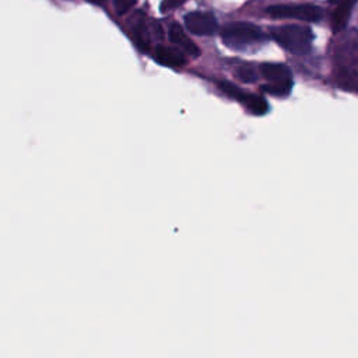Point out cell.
<instances>
[{
  "label": "cell",
  "instance_id": "cell-14",
  "mask_svg": "<svg viewBox=\"0 0 358 358\" xmlns=\"http://www.w3.org/2000/svg\"><path fill=\"white\" fill-rule=\"evenodd\" d=\"M137 0H113V6L117 14H126L129 13Z\"/></svg>",
  "mask_w": 358,
  "mask_h": 358
},
{
  "label": "cell",
  "instance_id": "cell-8",
  "mask_svg": "<svg viewBox=\"0 0 358 358\" xmlns=\"http://www.w3.org/2000/svg\"><path fill=\"white\" fill-rule=\"evenodd\" d=\"M260 73L270 83H292L289 69L281 63H263Z\"/></svg>",
  "mask_w": 358,
  "mask_h": 358
},
{
  "label": "cell",
  "instance_id": "cell-6",
  "mask_svg": "<svg viewBox=\"0 0 358 358\" xmlns=\"http://www.w3.org/2000/svg\"><path fill=\"white\" fill-rule=\"evenodd\" d=\"M185 25L194 35H211L218 28L215 17L210 13L203 11H193L186 14Z\"/></svg>",
  "mask_w": 358,
  "mask_h": 358
},
{
  "label": "cell",
  "instance_id": "cell-17",
  "mask_svg": "<svg viewBox=\"0 0 358 358\" xmlns=\"http://www.w3.org/2000/svg\"><path fill=\"white\" fill-rule=\"evenodd\" d=\"M330 1H333V3H338V1H341V0H330Z\"/></svg>",
  "mask_w": 358,
  "mask_h": 358
},
{
  "label": "cell",
  "instance_id": "cell-2",
  "mask_svg": "<svg viewBox=\"0 0 358 358\" xmlns=\"http://www.w3.org/2000/svg\"><path fill=\"white\" fill-rule=\"evenodd\" d=\"M263 38V31L250 22H229L221 29V39L229 48H243Z\"/></svg>",
  "mask_w": 358,
  "mask_h": 358
},
{
  "label": "cell",
  "instance_id": "cell-11",
  "mask_svg": "<svg viewBox=\"0 0 358 358\" xmlns=\"http://www.w3.org/2000/svg\"><path fill=\"white\" fill-rule=\"evenodd\" d=\"M337 83L347 90L358 91V76L345 67H343V70L338 73Z\"/></svg>",
  "mask_w": 358,
  "mask_h": 358
},
{
  "label": "cell",
  "instance_id": "cell-15",
  "mask_svg": "<svg viewBox=\"0 0 358 358\" xmlns=\"http://www.w3.org/2000/svg\"><path fill=\"white\" fill-rule=\"evenodd\" d=\"M182 1H183V0H164L162 4H161V11H164V13H165V11H169V10H172V8L178 7V6H180Z\"/></svg>",
  "mask_w": 358,
  "mask_h": 358
},
{
  "label": "cell",
  "instance_id": "cell-10",
  "mask_svg": "<svg viewBox=\"0 0 358 358\" xmlns=\"http://www.w3.org/2000/svg\"><path fill=\"white\" fill-rule=\"evenodd\" d=\"M154 57L158 63H161L164 66H169V67H179L186 63L185 57L178 50H173V49L162 46V45L157 46Z\"/></svg>",
  "mask_w": 358,
  "mask_h": 358
},
{
  "label": "cell",
  "instance_id": "cell-9",
  "mask_svg": "<svg viewBox=\"0 0 358 358\" xmlns=\"http://www.w3.org/2000/svg\"><path fill=\"white\" fill-rule=\"evenodd\" d=\"M355 1L357 0H341V1H338L337 7L333 13V18H331V28L336 34L345 29L347 21L351 15V10H352Z\"/></svg>",
  "mask_w": 358,
  "mask_h": 358
},
{
  "label": "cell",
  "instance_id": "cell-16",
  "mask_svg": "<svg viewBox=\"0 0 358 358\" xmlns=\"http://www.w3.org/2000/svg\"><path fill=\"white\" fill-rule=\"evenodd\" d=\"M90 3H94V4H102L105 0H87Z\"/></svg>",
  "mask_w": 358,
  "mask_h": 358
},
{
  "label": "cell",
  "instance_id": "cell-4",
  "mask_svg": "<svg viewBox=\"0 0 358 358\" xmlns=\"http://www.w3.org/2000/svg\"><path fill=\"white\" fill-rule=\"evenodd\" d=\"M334 59L345 69L358 63V31L348 29L343 32L334 45Z\"/></svg>",
  "mask_w": 358,
  "mask_h": 358
},
{
  "label": "cell",
  "instance_id": "cell-13",
  "mask_svg": "<svg viewBox=\"0 0 358 358\" xmlns=\"http://www.w3.org/2000/svg\"><path fill=\"white\" fill-rule=\"evenodd\" d=\"M235 76L243 83H255L257 80V71L249 66H241L235 70Z\"/></svg>",
  "mask_w": 358,
  "mask_h": 358
},
{
  "label": "cell",
  "instance_id": "cell-5",
  "mask_svg": "<svg viewBox=\"0 0 358 358\" xmlns=\"http://www.w3.org/2000/svg\"><path fill=\"white\" fill-rule=\"evenodd\" d=\"M218 87L222 92H225L228 96L235 98L236 101L242 102L252 113L255 115H264L268 109L267 102L259 96V95H253V94H248L241 91V88H238L236 85L228 83V81H221L218 83Z\"/></svg>",
  "mask_w": 358,
  "mask_h": 358
},
{
  "label": "cell",
  "instance_id": "cell-1",
  "mask_svg": "<svg viewBox=\"0 0 358 358\" xmlns=\"http://www.w3.org/2000/svg\"><path fill=\"white\" fill-rule=\"evenodd\" d=\"M273 39L294 55H305L312 48L313 34L305 25H282L271 29Z\"/></svg>",
  "mask_w": 358,
  "mask_h": 358
},
{
  "label": "cell",
  "instance_id": "cell-3",
  "mask_svg": "<svg viewBox=\"0 0 358 358\" xmlns=\"http://www.w3.org/2000/svg\"><path fill=\"white\" fill-rule=\"evenodd\" d=\"M267 14L273 18H294L301 21H317L322 17V10L312 4H275L270 6Z\"/></svg>",
  "mask_w": 358,
  "mask_h": 358
},
{
  "label": "cell",
  "instance_id": "cell-7",
  "mask_svg": "<svg viewBox=\"0 0 358 358\" xmlns=\"http://www.w3.org/2000/svg\"><path fill=\"white\" fill-rule=\"evenodd\" d=\"M168 36L171 39V42L179 45L186 53H189L190 56L193 57H197L200 55V49L192 42V39L185 34L183 28L173 22L171 27H169V32H168Z\"/></svg>",
  "mask_w": 358,
  "mask_h": 358
},
{
  "label": "cell",
  "instance_id": "cell-12",
  "mask_svg": "<svg viewBox=\"0 0 358 358\" xmlns=\"http://www.w3.org/2000/svg\"><path fill=\"white\" fill-rule=\"evenodd\" d=\"M291 87H292V83H270V84L262 85V90L275 96H285L289 94Z\"/></svg>",
  "mask_w": 358,
  "mask_h": 358
}]
</instances>
